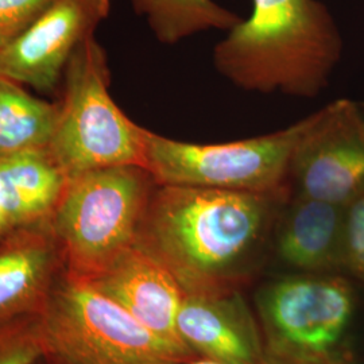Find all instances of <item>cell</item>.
<instances>
[{
	"instance_id": "cell-17",
	"label": "cell",
	"mask_w": 364,
	"mask_h": 364,
	"mask_svg": "<svg viewBox=\"0 0 364 364\" xmlns=\"http://www.w3.org/2000/svg\"><path fill=\"white\" fill-rule=\"evenodd\" d=\"M48 352L38 314L0 326V364H42Z\"/></svg>"
},
{
	"instance_id": "cell-1",
	"label": "cell",
	"mask_w": 364,
	"mask_h": 364,
	"mask_svg": "<svg viewBox=\"0 0 364 364\" xmlns=\"http://www.w3.org/2000/svg\"><path fill=\"white\" fill-rule=\"evenodd\" d=\"M289 198L156 185L135 245L166 266L185 293L207 294L259 255Z\"/></svg>"
},
{
	"instance_id": "cell-15",
	"label": "cell",
	"mask_w": 364,
	"mask_h": 364,
	"mask_svg": "<svg viewBox=\"0 0 364 364\" xmlns=\"http://www.w3.org/2000/svg\"><path fill=\"white\" fill-rule=\"evenodd\" d=\"M58 103L27 93L21 84L0 77V158L50 146Z\"/></svg>"
},
{
	"instance_id": "cell-7",
	"label": "cell",
	"mask_w": 364,
	"mask_h": 364,
	"mask_svg": "<svg viewBox=\"0 0 364 364\" xmlns=\"http://www.w3.org/2000/svg\"><path fill=\"white\" fill-rule=\"evenodd\" d=\"M291 191L341 207L364 193V103L340 99L311 115L293 159Z\"/></svg>"
},
{
	"instance_id": "cell-18",
	"label": "cell",
	"mask_w": 364,
	"mask_h": 364,
	"mask_svg": "<svg viewBox=\"0 0 364 364\" xmlns=\"http://www.w3.org/2000/svg\"><path fill=\"white\" fill-rule=\"evenodd\" d=\"M343 266L364 279V193L344 207Z\"/></svg>"
},
{
	"instance_id": "cell-19",
	"label": "cell",
	"mask_w": 364,
	"mask_h": 364,
	"mask_svg": "<svg viewBox=\"0 0 364 364\" xmlns=\"http://www.w3.org/2000/svg\"><path fill=\"white\" fill-rule=\"evenodd\" d=\"M53 0H0V48L30 26Z\"/></svg>"
},
{
	"instance_id": "cell-12",
	"label": "cell",
	"mask_w": 364,
	"mask_h": 364,
	"mask_svg": "<svg viewBox=\"0 0 364 364\" xmlns=\"http://www.w3.org/2000/svg\"><path fill=\"white\" fill-rule=\"evenodd\" d=\"M290 201L284 218L278 216L279 259L304 272L343 266L344 207L301 195L291 196Z\"/></svg>"
},
{
	"instance_id": "cell-5",
	"label": "cell",
	"mask_w": 364,
	"mask_h": 364,
	"mask_svg": "<svg viewBox=\"0 0 364 364\" xmlns=\"http://www.w3.org/2000/svg\"><path fill=\"white\" fill-rule=\"evenodd\" d=\"M63 78L64 93L49 147L68 177L112 166L144 168L146 129L111 97L107 54L95 37L73 53Z\"/></svg>"
},
{
	"instance_id": "cell-6",
	"label": "cell",
	"mask_w": 364,
	"mask_h": 364,
	"mask_svg": "<svg viewBox=\"0 0 364 364\" xmlns=\"http://www.w3.org/2000/svg\"><path fill=\"white\" fill-rule=\"evenodd\" d=\"M311 117L284 130L225 144H191L146 130L144 168L156 185L291 197V166Z\"/></svg>"
},
{
	"instance_id": "cell-13",
	"label": "cell",
	"mask_w": 364,
	"mask_h": 364,
	"mask_svg": "<svg viewBox=\"0 0 364 364\" xmlns=\"http://www.w3.org/2000/svg\"><path fill=\"white\" fill-rule=\"evenodd\" d=\"M69 177L50 147L0 158V186L14 230L52 224Z\"/></svg>"
},
{
	"instance_id": "cell-16",
	"label": "cell",
	"mask_w": 364,
	"mask_h": 364,
	"mask_svg": "<svg viewBox=\"0 0 364 364\" xmlns=\"http://www.w3.org/2000/svg\"><path fill=\"white\" fill-rule=\"evenodd\" d=\"M156 39L174 45L209 30L230 31L243 18L215 0H131Z\"/></svg>"
},
{
	"instance_id": "cell-9",
	"label": "cell",
	"mask_w": 364,
	"mask_h": 364,
	"mask_svg": "<svg viewBox=\"0 0 364 364\" xmlns=\"http://www.w3.org/2000/svg\"><path fill=\"white\" fill-rule=\"evenodd\" d=\"M111 0H53L46 10L0 48V77L52 91L78 46L108 18Z\"/></svg>"
},
{
	"instance_id": "cell-21",
	"label": "cell",
	"mask_w": 364,
	"mask_h": 364,
	"mask_svg": "<svg viewBox=\"0 0 364 364\" xmlns=\"http://www.w3.org/2000/svg\"><path fill=\"white\" fill-rule=\"evenodd\" d=\"M156 364H221L215 362V360H209V359H203V360H182V362H166V363Z\"/></svg>"
},
{
	"instance_id": "cell-8",
	"label": "cell",
	"mask_w": 364,
	"mask_h": 364,
	"mask_svg": "<svg viewBox=\"0 0 364 364\" xmlns=\"http://www.w3.org/2000/svg\"><path fill=\"white\" fill-rule=\"evenodd\" d=\"M264 314L290 356L324 360L350 323L351 290L336 277L287 278L267 293Z\"/></svg>"
},
{
	"instance_id": "cell-2",
	"label": "cell",
	"mask_w": 364,
	"mask_h": 364,
	"mask_svg": "<svg viewBox=\"0 0 364 364\" xmlns=\"http://www.w3.org/2000/svg\"><path fill=\"white\" fill-rule=\"evenodd\" d=\"M343 39L318 0H252V13L213 49V64L240 90L312 99L326 90Z\"/></svg>"
},
{
	"instance_id": "cell-3",
	"label": "cell",
	"mask_w": 364,
	"mask_h": 364,
	"mask_svg": "<svg viewBox=\"0 0 364 364\" xmlns=\"http://www.w3.org/2000/svg\"><path fill=\"white\" fill-rule=\"evenodd\" d=\"M39 318L54 364H156L193 358L189 348L158 336L90 282L66 272Z\"/></svg>"
},
{
	"instance_id": "cell-10",
	"label": "cell",
	"mask_w": 364,
	"mask_h": 364,
	"mask_svg": "<svg viewBox=\"0 0 364 364\" xmlns=\"http://www.w3.org/2000/svg\"><path fill=\"white\" fill-rule=\"evenodd\" d=\"M85 281L158 336L186 347L176 326L185 291L169 269L144 248L126 250Z\"/></svg>"
},
{
	"instance_id": "cell-14",
	"label": "cell",
	"mask_w": 364,
	"mask_h": 364,
	"mask_svg": "<svg viewBox=\"0 0 364 364\" xmlns=\"http://www.w3.org/2000/svg\"><path fill=\"white\" fill-rule=\"evenodd\" d=\"M182 343L221 364H258V353L247 332L225 306L207 294L185 293L177 314Z\"/></svg>"
},
{
	"instance_id": "cell-20",
	"label": "cell",
	"mask_w": 364,
	"mask_h": 364,
	"mask_svg": "<svg viewBox=\"0 0 364 364\" xmlns=\"http://www.w3.org/2000/svg\"><path fill=\"white\" fill-rule=\"evenodd\" d=\"M15 232L14 230L13 223L10 220L9 212L6 208V203H4V197L1 192V186H0V242L4 240L9 235Z\"/></svg>"
},
{
	"instance_id": "cell-11",
	"label": "cell",
	"mask_w": 364,
	"mask_h": 364,
	"mask_svg": "<svg viewBox=\"0 0 364 364\" xmlns=\"http://www.w3.org/2000/svg\"><path fill=\"white\" fill-rule=\"evenodd\" d=\"M65 272L52 224L25 228L0 242V326L38 314Z\"/></svg>"
},
{
	"instance_id": "cell-4",
	"label": "cell",
	"mask_w": 364,
	"mask_h": 364,
	"mask_svg": "<svg viewBox=\"0 0 364 364\" xmlns=\"http://www.w3.org/2000/svg\"><path fill=\"white\" fill-rule=\"evenodd\" d=\"M156 185L138 165L72 177L52 219L66 273L87 279L135 246Z\"/></svg>"
}]
</instances>
